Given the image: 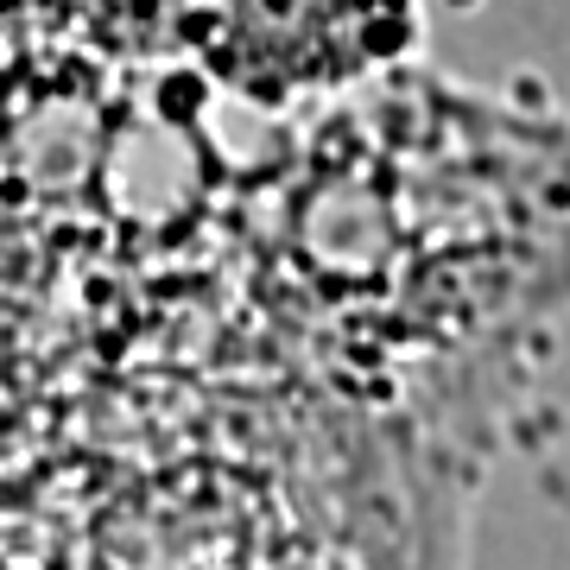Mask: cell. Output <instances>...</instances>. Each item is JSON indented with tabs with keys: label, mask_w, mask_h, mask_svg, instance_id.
Here are the masks:
<instances>
[{
	"label": "cell",
	"mask_w": 570,
	"mask_h": 570,
	"mask_svg": "<svg viewBox=\"0 0 570 570\" xmlns=\"http://www.w3.org/2000/svg\"><path fill=\"white\" fill-rule=\"evenodd\" d=\"M374 26H381V32H362V45L367 51H381V58H393L400 45L425 39V20H419V13H387V20H374Z\"/></svg>",
	"instance_id": "cell-1"
},
{
	"label": "cell",
	"mask_w": 570,
	"mask_h": 570,
	"mask_svg": "<svg viewBox=\"0 0 570 570\" xmlns=\"http://www.w3.org/2000/svg\"><path fill=\"white\" fill-rule=\"evenodd\" d=\"M508 96H513V108H527V115H539V108L551 102V96H546V77H539V70H513Z\"/></svg>",
	"instance_id": "cell-2"
},
{
	"label": "cell",
	"mask_w": 570,
	"mask_h": 570,
	"mask_svg": "<svg viewBox=\"0 0 570 570\" xmlns=\"http://www.w3.org/2000/svg\"><path fill=\"white\" fill-rule=\"evenodd\" d=\"M546 209H570V184H546Z\"/></svg>",
	"instance_id": "cell-3"
}]
</instances>
